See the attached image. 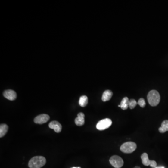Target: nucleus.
<instances>
[{
	"label": "nucleus",
	"mask_w": 168,
	"mask_h": 168,
	"mask_svg": "<svg viewBox=\"0 0 168 168\" xmlns=\"http://www.w3.org/2000/svg\"><path fill=\"white\" fill-rule=\"evenodd\" d=\"M46 163L45 158L42 156H36L30 159L29 162L30 168H41Z\"/></svg>",
	"instance_id": "1"
},
{
	"label": "nucleus",
	"mask_w": 168,
	"mask_h": 168,
	"mask_svg": "<svg viewBox=\"0 0 168 168\" xmlns=\"http://www.w3.org/2000/svg\"><path fill=\"white\" fill-rule=\"evenodd\" d=\"M148 101L149 105L152 107L157 106L160 101V94L157 91L151 90L148 92L147 96Z\"/></svg>",
	"instance_id": "2"
},
{
	"label": "nucleus",
	"mask_w": 168,
	"mask_h": 168,
	"mask_svg": "<svg viewBox=\"0 0 168 168\" xmlns=\"http://www.w3.org/2000/svg\"><path fill=\"white\" fill-rule=\"evenodd\" d=\"M137 148L136 143L132 142H128L122 144L120 148V151L125 153H131Z\"/></svg>",
	"instance_id": "3"
},
{
	"label": "nucleus",
	"mask_w": 168,
	"mask_h": 168,
	"mask_svg": "<svg viewBox=\"0 0 168 168\" xmlns=\"http://www.w3.org/2000/svg\"><path fill=\"white\" fill-rule=\"evenodd\" d=\"M112 121L109 118H106L99 121L96 125V128L99 130H104L111 126Z\"/></svg>",
	"instance_id": "4"
},
{
	"label": "nucleus",
	"mask_w": 168,
	"mask_h": 168,
	"mask_svg": "<svg viewBox=\"0 0 168 168\" xmlns=\"http://www.w3.org/2000/svg\"><path fill=\"white\" fill-rule=\"evenodd\" d=\"M111 165L115 168H120L124 164L123 160L118 156H112L109 160Z\"/></svg>",
	"instance_id": "5"
},
{
	"label": "nucleus",
	"mask_w": 168,
	"mask_h": 168,
	"mask_svg": "<svg viewBox=\"0 0 168 168\" xmlns=\"http://www.w3.org/2000/svg\"><path fill=\"white\" fill-rule=\"evenodd\" d=\"M50 120V116L46 114H42L38 115L34 119V123L36 124H42L47 123Z\"/></svg>",
	"instance_id": "6"
},
{
	"label": "nucleus",
	"mask_w": 168,
	"mask_h": 168,
	"mask_svg": "<svg viewBox=\"0 0 168 168\" xmlns=\"http://www.w3.org/2000/svg\"><path fill=\"white\" fill-rule=\"evenodd\" d=\"M4 97L9 101H14L17 97L16 92L12 90H7L5 91L3 93Z\"/></svg>",
	"instance_id": "7"
},
{
	"label": "nucleus",
	"mask_w": 168,
	"mask_h": 168,
	"mask_svg": "<svg viewBox=\"0 0 168 168\" xmlns=\"http://www.w3.org/2000/svg\"><path fill=\"white\" fill-rule=\"evenodd\" d=\"M50 129H53L56 133H60L62 130V125L57 121H52L49 123Z\"/></svg>",
	"instance_id": "8"
},
{
	"label": "nucleus",
	"mask_w": 168,
	"mask_h": 168,
	"mask_svg": "<svg viewBox=\"0 0 168 168\" xmlns=\"http://www.w3.org/2000/svg\"><path fill=\"white\" fill-rule=\"evenodd\" d=\"M75 123L78 126H82L85 124V114L83 113L78 114V117L75 120Z\"/></svg>",
	"instance_id": "9"
},
{
	"label": "nucleus",
	"mask_w": 168,
	"mask_h": 168,
	"mask_svg": "<svg viewBox=\"0 0 168 168\" xmlns=\"http://www.w3.org/2000/svg\"><path fill=\"white\" fill-rule=\"evenodd\" d=\"M113 93L111 91L106 90L103 92L102 96V100L103 101L106 102L109 101L111 99Z\"/></svg>",
	"instance_id": "10"
},
{
	"label": "nucleus",
	"mask_w": 168,
	"mask_h": 168,
	"mask_svg": "<svg viewBox=\"0 0 168 168\" xmlns=\"http://www.w3.org/2000/svg\"><path fill=\"white\" fill-rule=\"evenodd\" d=\"M142 161V164L145 166H149L151 164V161L148 159V155L146 153L142 154L141 156Z\"/></svg>",
	"instance_id": "11"
},
{
	"label": "nucleus",
	"mask_w": 168,
	"mask_h": 168,
	"mask_svg": "<svg viewBox=\"0 0 168 168\" xmlns=\"http://www.w3.org/2000/svg\"><path fill=\"white\" fill-rule=\"evenodd\" d=\"M129 100L127 97L124 98L120 102V107L123 110H126L129 107Z\"/></svg>",
	"instance_id": "12"
},
{
	"label": "nucleus",
	"mask_w": 168,
	"mask_h": 168,
	"mask_svg": "<svg viewBox=\"0 0 168 168\" xmlns=\"http://www.w3.org/2000/svg\"><path fill=\"white\" fill-rule=\"evenodd\" d=\"M168 131V120L163 121L161 127L159 128V131L161 133H164Z\"/></svg>",
	"instance_id": "13"
},
{
	"label": "nucleus",
	"mask_w": 168,
	"mask_h": 168,
	"mask_svg": "<svg viewBox=\"0 0 168 168\" xmlns=\"http://www.w3.org/2000/svg\"><path fill=\"white\" fill-rule=\"evenodd\" d=\"M8 130V126L5 124H2L0 126V137H3Z\"/></svg>",
	"instance_id": "14"
},
{
	"label": "nucleus",
	"mask_w": 168,
	"mask_h": 168,
	"mask_svg": "<svg viewBox=\"0 0 168 168\" xmlns=\"http://www.w3.org/2000/svg\"><path fill=\"white\" fill-rule=\"evenodd\" d=\"M88 103V98L86 96L83 95L80 97L79 100V105L81 107H85Z\"/></svg>",
	"instance_id": "15"
},
{
	"label": "nucleus",
	"mask_w": 168,
	"mask_h": 168,
	"mask_svg": "<svg viewBox=\"0 0 168 168\" xmlns=\"http://www.w3.org/2000/svg\"><path fill=\"white\" fill-rule=\"evenodd\" d=\"M137 104V102L134 99H131V100H129V107L130 109H134L135 107H136Z\"/></svg>",
	"instance_id": "16"
},
{
	"label": "nucleus",
	"mask_w": 168,
	"mask_h": 168,
	"mask_svg": "<svg viewBox=\"0 0 168 168\" xmlns=\"http://www.w3.org/2000/svg\"><path fill=\"white\" fill-rule=\"evenodd\" d=\"M137 104H138L140 107L143 108V107H144L146 106L145 101V100H144L143 98H141V99H139V101H138Z\"/></svg>",
	"instance_id": "17"
},
{
	"label": "nucleus",
	"mask_w": 168,
	"mask_h": 168,
	"mask_svg": "<svg viewBox=\"0 0 168 168\" xmlns=\"http://www.w3.org/2000/svg\"><path fill=\"white\" fill-rule=\"evenodd\" d=\"M157 165V162L155 161H154V160H152L151 164L149 166H151V167H152V168H156Z\"/></svg>",
	"instance_id": "18"
},
{
	"label": "nucleus",
	"mask_w": 168,
	"mask_h": 168,
	"mask_svg": "<svg viewBox=\"0 0 168 168\" xmlns=\"http://www.w3.org/2000/svg\"><path fill=\"white\" fill-rule=\"evenodd\" d=\"M81 168L80 167H73V168Z\"/></svg>",
	"instance_id": "19"
},
{
	"label": "nucleus",
	"mask_w": 168,
	"mask_h": 168,
	"mask_svg": "<svg viewBox=\"0 0 168 168\" xmlns=\"http://www.w3.org/2000/svg\"><path fill=\"white\" fill-rule=\"evenodd\" d=\"M164 168V167H157V168Z\"/></svg>",
	"instance_id": "20"
},
{
	"label": "nucleus",
	"mask_w": 168,
	"mask_h": 168,
	"mask_svg": "<svg viewBox=\"0 0 168 168\" xmlns=\"http://www.w3.org/2000/svg\"><path fill=\"white\" fill-rule=\"evenodd\" d=\"M140 168L139 167H138V166H136V167H135V168Z\"/></svg>",
	"instance_id": "21"
}]
</instances>
